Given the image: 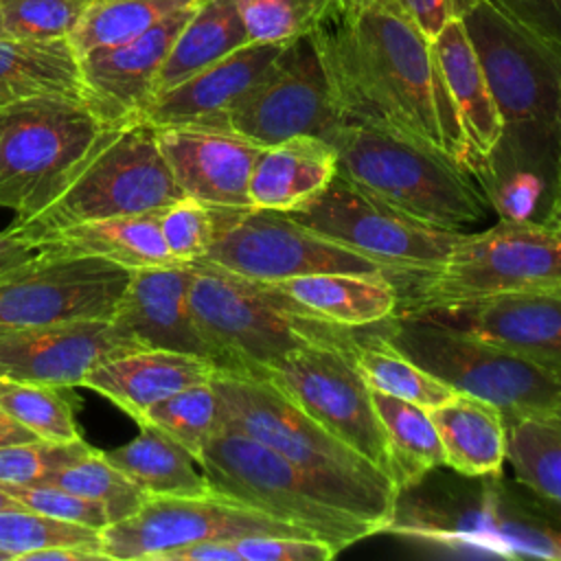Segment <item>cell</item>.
Here are the masks:
<instances>
[{
	"mask_svg": "<svg viewBox=\"0 0 561 561\" xmlns=\"http://www.w3.org/2000/svg\"><path fill=\"white\" fill-rule=\"evenodd\" d=\"M92 447L79 440H44L13 443L0 447V484H46L55 473L77 462Z\"/></svg>",
	"mask_w": 561,
	"mask_h": 561,
	"instance_id": "cell-42",
	"label": "cell"
},
{
	"mask_svg": "<svg viewBox=\"0 0 561 561\" xmlns=\"http://www.w3.org/2000/svg\"><path fill=\"white\" fill-rule=\"evenodd\" d=\"M197 7L182 9L142 35L79 57L85 103L110 125L140 118L158 92L167 55Z\"/></svg>",
	"mask_w": 561,
	"mask_h": 561,
	"instance_id": "cell-20",
	"label": "cell"
},
{
	"mask_svg": "<svg viewBox=\"0 0 561 561\" xmlns=\"http://www.w3.org/2000/svg\"><path fill=\"white\" fill-rule=\"evenodd\" d=\"M37 254V241L20 226H9L0 232V270L22 263Z\"/></svg>",
	"mask_w": 561,
	"mask_h": 561,
	"instance_id": "cell-50",
	"label": "cell"
},
{
	"mask_svg": "<svg viewBox=\"0 0 561 561\" xmlns=\"http://www.w3.org/2000/svg\"><path fill=\"white\" fill-rule=\"evenodd\" d=\"M506 462L519 484L561 508V412L506 421Z\"/></svg>",
	"mask_w": 561,
	"mask_h": 561,
	"instance_id": "cell-34",
	"label": "cell"
},
{
	"mask_svg": "<svg viewBox=\"0 0 561 561\" xmlns=\"http://www.w3.org/2000/svg\"><path fill=\"white\" fill-rule=\"evenodd\" d=\"M344 121L379 125L445 151H471L432 39L381 0H340L311 31Z\"/></svg>",
	"mask_w": 561,
	"mask_h": 561,
	"instance_id": "cell-1",
	"label": "cell"
},
{
	"mask_svg": "<svg viewBox=\"0 0 561 561\" xmlns=\"http://www.w3.org/2000/svg\"><path fill=\"white\" fill-rule=\"evenodd\" d=\"M46 484H55L99 502L105 508L110 524L134 515L149 497L121 469L107 462L103 451L96 449L55 473Z\"/></svg>",
	"mask_w": 561,
	"mask_h": 561,
	"instance_id": "cell-37",
	"label": "cell"
},
{
	"mask_svg": "<svg viewBox=\"0 0 561 561\" xmlns=\"http://www.w3.org/2000/svg\"><path fill=\"white\" fill-rule=\"evenodd\" d=\"M335 173V147L320 136H296L263 147L250 175V204L289 213L318 197Z\"/></svg>",
	"mask_w": 561,
	"mask_h": 561,
	"instance_id": "cell-25",
	"label": "cell"
},
{
	"mask_svg": "<svg viewBox=\"0 0 561 561\" xmlns=\"http://www.w3.org/2000/svg\"><path fill=\"white\" fill-rule=\"evenodd\" d=\"M245 535L316 537L302 526L276 519L219 495H149L134 515L107 524L101 530L105 557L121 561H160L164 552L182 546L239 539Z\"/></svg>",
	"mask_w": 561,
	"mask_h": 561,
	"instance_id": "cell-16",
	"label": "cell"
},
{
	"mask_svg": "<svg viewBox=\"0 0 561 561\" xmlns=\"http://www.w3.org/2000/svg\"><path fill=\"white\" fill-rule=\"evenodd\" d=\"M445 465L465 478H500L506 462V416L473 394L456 392L430 410Z\"/></svg>",
	"mask_w": 561,
	"mask_h": 561,
	"instance_id": "cell-29",
	"label": "cell"
},
{
	"mask_svg": "<svg viewBox=\"0 0 561 561\" xmlns=\"http://www.w3.org/2000/svg\"><path fill=\"white\" fill-rule=\"evenodd\" d=\"M191 278L193 263L131 270L112 322L142 348L186 353L215 366V351L193 318Z\"/></svg>",
	"mask_w": 561,
	"mask_h": 561,
	"instance_id": "cell-23",
	"label": "cell"
},
{
	"mask_svg": "<svg viewBox=\"0 0 561 561\" xmlns=\"http://www.w3.org/2000/svg\"><path fill=\"white\" fill-rule=\"evenodd\" d=\"M489 480L484 493L471 500L399 497L383 533L456 552L561 559V508L524 484L519 491L500 478Z\"/></svg>",
	"mask_w": 561,
	"mask_h": 561,
	"instance_id": "cell-9",
	"label": "cell"
},
{
	"mask_svg": "<svg viewBox=\"0 0 561 561\" xmlns=\"http://www.w3.org/2000/svg\"><path fill=\"white\" fill-rule=\"evenodd\" d=\"M35 438L37 436L31 430H26L22 423H18L11 414H7L0 408V447L13 445V443H28Z\"/></svg>",
	"mask_w": 561,
	"mask_h": 561,
	"instance_id": "cell-52",
	"label": "cell"
},
{
	"mask_svg": "<svg viewBox=\"0 0 561 561\" xmlns=\"http://www.w3.org/2000/svg\"><path fill=\"white\" fill-rule=\"evenodd\" d=\"M340 0H234L250 42L289 44L309 35Z\"/></svg>",
	"mask_w": 561,
	"mask_h": 561,
	"instance_id": "cell-41",
	"label": "cell"
},
{
	"mask_svg": "<svg viewBox=\"0 0 561 561\" xmlns=\"http://www.w3.org/2000/svg\"><path fill=\"white\" fill-rule=\"evenodd\" d=\"M160 561H241L232 539L224 541H202L169 550L160 557Z\"/></svg>",
	"mask_w": 561,
	"mask_h": 561,
	"instance_id": "cell-49",
	"label": "cell"
},
{
	"mask_svg": "<svg viewBox=\"0 0 561 561\" xmlns=\"http://www.w3.org/2000/svg\"><path fill=\"white\" fill-rule=\"evenodd\" d=\"M458 20L502 121V138L476 173L478 182L486 193L502 180L526 175L543 182L554 197L561 53L491 0H469Z\"/></svg>",
	"mask_w": 561,
	"mask_h": 561,
	"instance_id": "cell-2",
	"label": "cell"
},
{
	"mask_svg": "<svg viewBox=\"0 0 561 561\" xmlns=\"http://www.w3.org/2000/svg\"><path fill=\"white\" fill-rule=\"evenodd\" d=\"M129 443L103 451L105 460L121 469L147 495L206 497L210 484L197 458L173 436L145 421Z\"/></svg>",
	"mask_w": 561,
	"mask_h": 561,
	"instance_id": "cell-31",
	"label": "cell"
},
{
	"mask_svg": "<svg viewBox=\"0 0 561 561\" xmlns=\"http://www.w3.org/2000/svg\"><path fill=\"white\" fill-rule=\"evenodd\" d=\"M202 0H92L68 37L81 57L96 48L129 42L164 18L197 7Z\"/></svg>",
	"mask_w": 561,
	"mask_h": 561,
	"instance_id": "cell-36",
	"label": "cell"
},
{
	"mask_svg": "<svg viewBox=\"0 0 561 561\" xmlns=\"http://www.w3.org/2000/svg\"><path fill=\"white\" fill-rule=\"evenodd\" d=\"M548 224L561 226V99H559V149H557V191H554V202L550 208V215L546 219Z\"/></svg>",
	"mask_w": 561,
	"mask_h": 561,
	"instance_id": "cell-53",
	"label": "cell"
},
{
	"mask_svg": "<svg viewBox=\"0 0 561 561\" xmlns=\"http://www.w3.org/2000/svg\"><path fill=\"white\" fill-rule=\"evenodd\" d=\"M377 333L456 392L497 405L506 421L561 412V368L401 311Z\"/></svg>",
	"mask_w": 561,
	"mask_h": 561,
	"instance_id": "cell-8",
	"label": "cell"
},
{
	"mask_svg": "<svg viewBox=\"0 0 561 561\" xmlns=\"http://www.w3.org/2000/svg\"><path fill=\"white\" fill-rule=\"evenodd\" d=\"M0 408L44 440H79L75 412L55 386L0 379Z\"/></svg>",
	"mask_w": 561,
	"mask_h": 561,
	"instance_id": "cell-40",
	"label": "cell"
},
{
	"mask_svg": "<svg viewBox=\"0 0 561 561\" xmlns=\"http://www.w3.org/2000/svg\"><path fill=\"white\" fill-rule=\"evenodd\" d=\"M188 298L197 329L215 351L217 373L263 377L302 346H355L370 329L311 318L274 285L237 276L206 261L193 263Z\"/></svg>",
	"mask_w": 561,
	"mask_h": 561,
	"instance_id": "cell-4",
	"label": "cell"
},
{
	"mask_svg": "<svg viewBox=\"0 0 561 561\" xmlns=\"http://www.w3.org/2000/svg\"><path fill=\"white\" fill-rule=\"evenodd\" d=\"M140 348L112 320H68L0 331V379L75 388L83 386L96 366Z\"/></svg>",
	"mask_w": 561,
	"mask_h": 561,
	"instance_id": "cell-18",
	"label": "cell"
},
{
	"mask_svg": "<svg viewBox=\"0 0 561 561\" xmlns=\"http://www.w3.org/2000/svg\"><path fill=\"white\" fill-rule=\"evenodd\" d=\"M85 101L79 55L68 39L0 37V107L26 99Z\"/></svg>",
	"mask_w": 561,
	"mask_h": 561,
	"instance_id": "cell-30",
	"label": "cell"
},
{
	"mask_svg": "<svg viewBox=\"0 0 561 561\" xmlns=\"http://www.w3.org/2000/svg\"><path fill=\"white\" fill-rule=\"evenodd\" d=\"M118 127L77 99L39 96L0 107V206L15 213V224L33 219Z\"/></svg>",
	"mask_w": 561,
	"mask_h": 561,
	"instance_id": "cell-6",
	"label": "cell"
},
{
	"mask_svg": "<svg viewBox=\"0 0 561 561\" xmlns=\"http://www.w3.org/2000/svg\"><path fill=\"white\" fill-rule=\"evenodd\" d=\"M88 2H92V0H88Z\"/></svg>",
	"mask_w": 561,
	"mask_h": 561,
	"instance_id": "cell-57",
	"label": "cell"
},
{
	"mask_svg": "<svg viewBox=\"0 0 561 561\" xmlns=\"http://www.w3.org/2000/svg\"><path fill=\"white\" fill-rule=\"evenodd\" d=\"M13 508H24L18 500H13L2 486H0V511H13Z\"/></svg>",
	"mask_w": 561,
	"mask_h": 561,
	"instance_id": "cell-54",
	"label": "cell"
},
{
	"mask_svg": "<svg viewBox=\"0 0 561 561\" xmlns=\"http://www.w3.org/2000/svg\"><path fill=\"white\" fill-rule=\"evenodd\" d=\"M355 348L357 344H309L274 364L263 379L388 473L386 436L370 386L355 364Z\"/></svg>",
	"mask_w": 561,
	"mask_h": 561,
	"instance_id": "cell-15",
	"label": "cell"
},
{
	"mask_svg": "<svg viewBox=\"0 0 561 561\" xmlns=\"http://www.w3.org/2000/svg\"><path fill=\"white\" fill-rule=\"evenodd\" d=\"M180 197L158 129L140 116L121 125L50 206L15 226L35 239L75 224L158 213Z\"/></svg>",
	"mask_w": 561,
	"mask_h": 561,
	"instance_id": "cell-11",
	"label": "cell"
},
{
	"mask_svg": "<svg viewBox=\"0 0 561 561\" xmlns=\"http://www.w3.org/2000/svg\"><path fill=\"white\" fill-rule=\"evenodd\" d=\"M327 140L342 175L425 224L460 230L491 210L478 178L425 142L357 121L340 123Z\"/></svg>",
	"mask_w": 561,
	"mask_h": 561,
	"instance_id": "cell-5",
	"label": "cell"
},
{
	"mask_svg": "<svg viewBox=\"0 0 561 561\" xmlns=\"http://www.w3.org/2000/svg\"><path fill=\"white\" fill-rule=\"evenodd\" d=\"M215 373L217 368L208 359L195 355L140 348L96 366L83 386L107 397L136 423H142L153 403L188 386L206 383Z\"/></svg>",
	"mask_w": 561,
	"mask_h": 561,
	"instance_id": "cell-24",
	"label": "cell"
},
{
	"mask_svg": "<svg viewBox=\"0 0 561 561\" xmlns=\"http://www.w3.org/2000/svg\"><path fill=\"white\" fill-rule=\"evenodd\" d=\"M221 427L243 432L296 465L322 495L379 533L394 515L399 489L392 478L355 451L272 381L250 375L215 373Z\"/></svg>",
	"mask_w": 561,
	"mask_h": 561,
	"instance_id": "cell-3",
	"label": "cell"
},
{
	"mask_svg": "<svg viewBox=\"0 0 561 561\" xmlns=\"http://www.w3.org/2000/svg\"><path fill=\"white\" fill-rule=\"evenodd\" d=\"M0 561H9V557L4 552H0Z\"/></svg>",
	"mask_w": 561,
	"mask_h": 561,
	"instance_id": "cell-56",
	"label": "cell"
},
{
	"mask_svg": "<svg viewBox=\"0 0 561 561\" xmlns=\"http://www.w3.org/2000/svg\"><path fill=\"white\" fill-rule=\"evenodd\" d=\"M145 421L173 436L197 458L210 436L221 427L219 397L210 381L195 383L153 403Z\"/></svg>",
	"mask_w": 561,
	"mask_h": 561,
	"instance_id": "cell-39",
	"label": "cell"
},
{
	"mask_svg": "<svg viewBox=\"0 0 561 561\" xmlns=\"http://www.w3.org/2000/svg\"><path fill=\"white\" fill-rule=\"evenodd\" d=\"M517 24L561 53V0H491Z\"/></svg>",
	"mask_w": 561,
	"mask_h": 561,
	"instance_id": "cell-47",
	"label": "cell"
},
{
	"mask_svg": "<svg viewBox=\"0 0 561 561\" xmlns=\"http://www.w3.org/2000/svg\"><path fill=\"white\" fill-rule=\"evenodd\" d=\"M160 151L186 197L215 208H252L248 186L261 145L210 127H156Z\"/></svg>",
	"mask_w": 561,
	"mask_h": 561,
	"instance_id": "cell-21",
	"label": "cell"
},
{
	"mask_svg": "<svg viewBox=\"0 0 561 561\" xmlns=\"http://www.w3.org/2000/svg\"><path fill=\"white\" fill-rule=\"evenodd\" d=\"M232 543L241 561H329L340 552L320 537L302 535H245Z\"/></svg>",
	"mask_w": 561,
	"mask_h": 561,
	"instance_id": "cell-46",
	"label": "cell"
},
{
	"mask_svg": "<svg viewBox=\"0 0 561 561\" xmlns=\"http://www.w3.org/2000/svg\"><path fill=\"white\" fill-rule=\"evenodd\" d=\"M160 232L169 254L178 263H195L204 259L215 234L213 208L193 199L180 197L158 213Z\"/></svg>",
	"mask_w": 561,
	"mask_h": 561,
	"instance_id": "cell-44",
	"label": "cell"
},
{
	"mask_svg": "<svg viewBox=\"0 0 561 561\" xmlns=\"http://www.w3.org/2000/svg\"><path fill=\"white\" fill-rule=\"evenodd\" d=\"M285 46L250 42L186 81L156 94L142 116L156 127L226 129L228 114L270 75Z\"/></svg>",
	"mask_w": 561,
	"mask_h": 561,
	"instance_id": "cell-22",
	"label": "cell"
},
{
	"mask_svg": "<svg viewBox=\"0 0 561 561\" xmlns=\"http://www.w3.org/2000/svg\"><path fill=\"white\" fill-rule=\"evenodd\" d=\"M408 18L427 39H434L440 28L456 18V0H381Z\"/></svg>",
	"mask_w": 561,
	"mask_h": 561,
	"instance_id": "cell-48",
	"label": "cell"
},
{
	"mask_svg": "<svg viewBox=\"0 0 561 561\" xmlns=\"http://www.w3.org/2000/svg\"><path fill=\"white\" fill-rule=\"evenodd\" d=\"M131 270L99 256L42 254L0 270V331L112 320Z\"/></svg>",
	"mask_w": 561,
	"mask_h": 561,
	"instance_id": "cell-14",
	"label": "cell"
},
{
	"mask_svg": "<svg viewBox=\"0 0 561 561\" xmlns=\"http://www.w3.org/2000/svg\"><path fill=\"white\" fill-rule=\"evenodd\" d=\"M55 546H75L105 557L103 537L96 528L55 519L28 508L0 511V552L9 561H22L28 552Z\"/></svg>",
	"mask_w": 561,
	"mask_h": 561,
	"instance_id": "cell-38",
	"label": "cell"
},
{
	"mask_svg": "<svg viewBox=\"0 0 561 561\" xmlns=\"http://www.w3.org/2000/svg\"><path fill=\"white\" fill-rule=\"evenodd\" d=\"M399 311L561 368V289L515 291Z\"/></svg>",
	"mask_w": 561,
	"mask_h": 561,
	"instance_id": "cell-19",
	"label": "cell"
},
{
	"mask_svg": "<svg viewBox=\"0 0 561 561\" xmlns=\"http://www.w3.org/2000/svg\"><path fill=\"white\" fill-rule=\"evenodd\" d=\"M158 213L66 226L35 237L37 252L59 256H99L127 270L180 265L164 245Z\"/></svg>",
	"mask_w": 561,
	"mask_h": 561,
	"instance_id": "cell-28",
	"label": "cell"
},
{
	"mask_svg": "<svg viewBox=\"0 0 561 561\" xmlns=\"http://www.w3.org/2000/svg\"><path fill=\"white\" fill-rule=\"evenodd\" d=\"M197 462L213 495L302 526L337 550L379 533L373 524L333 506L296 465L243 432L219 427Z\"/></svg>",
	"mask_w": 561,
	"mask_h": 561,
	"instance_id": "cell-10",
	"label": "cell"
},
{
	"mask_svg": "<svg viewBox=\"0 0 561 561\" xmlns=\"http://www.w3.org/2000/svg\"><path fill=\"white\" fill-rule=\"evenodd\" d=\"M213 208L215 234L206 263L259 283H280L309 274L386 272L373 259L335 243L278 210ZM388 274V272H386Z\"/></svg>",
	"mask_w": 561,
	"mask_h": 561,
	"instance_id": "cell-13",
	"label": "cell"
},
{
	"mask_svg": "<svg viewBox=\"0 0 561 561\" xmlns=\"http://www.w3.org/2000/svg\"><path fill=\"white\" fill-rule=\"evenodd\" d=\"M90 559H105L99 552L75 548V546H55L28 552L22 561H90Z\"/></svg>",
	"mask_w": 561,
	"mask_h": 561,
	"instance_id": "cell-51",
	"label": "cell"
},
{
	"mask_svg": "<svg viewBox=\"0 0 561 561\" xmlns=\"http://www.w3.org/2000/svg\"><path fill=\"white\" fill-rule=\"evenodd\" d=\"M88 0H0L2 28L15 39H68Z\"/></svg>",
	"mask_w": 561,
	"mask_h": 561,
	"instance_id": "cell-43",
	"label": "cell"
},
{
	"mask_svg": "<svg viewBox=\"0 0 561 561\" xmlns=\"http://www.w3.org/2000/svg\"><path fill=\"white\" fill-rule=\"evenodd\" d=\"M311 318L340 327L368 329L397 313L399 287L390 274L329 272L270 283Z\"/></svg>",
	"mask_w": 561,
	"mask_h": 561,
	"instance_id": "cell-27",
	"label": "cell"
},
{
	"mask_svg": "<svg viewBox=\"0 0 561 561\" xmlns=\"http://www.w3.org/2000/svg\"><path fill=\"white\" fill-rule=\"evenodd\" d=\"M285 215L373 259L392 278L436 270L465 237L399 210L340 171L318 197Z\"/></svg>",
	"mask_w": 561,
	"mask_h": 561,
	"instance_id": "cell-12",
	"label": "cell"
},
{
	"mask_svg": "<svg viewBox=\"0 0 561 561\" xmlns=\"http://www.w3.org/2000/svg\"><path fill=\"white\" fill-rule=\"evenodd\" d=\"M0 37H4V28H2V15H0Z\"/></svg>",
	"mask_w": 561,
	"mask_h": 561,
	"instance_id": "cell-55",
	"label": "cell"
},
{
	"mask_svg": "<svg viewBox=\"0 0 561 561\" xmlns=\"http://www.w3.org/2000/svg\"><path fill=\"white\" fill-rule=\"evenodd\" d=\"M355 364L370 390L392 394L425 410H432L456 394L451 386L390 346L377 333V324L370 327L357 344Z\"/></svg>",
	"mask_w": 561,
	"mask_h": 561,
	"instance_id": "cell-35",
	"label": "cell"
},
{
	"mask_svg": "<svg viewBox=\"0 0 561 561\" xmlns=\"http://www.w3.org/2000/svg\"><path fill=\"white\" fill-rule=\"evenodd\" d=\"M392 280L399 287L397 311L561 289V226L502 217L482 232H465L436 270Z\"/></svg>",
	"mask_w": 561,
	"mask_h": 561,
	"instance_id": "cell-7",
	"label": "cell"
},
{
	"mask_svg": "<svg viewBox=\"0 0 561 561\" xmlns=\"http://www.w3.org/2000/svg\"><path fill=\"white\" fill-rule=\"evenodd\" d=\"M370 394L386 436L388 473L403 493L445 465L443 445L430 410L377 390H370Z\"/></svg>",
	"mask_w": 561,
	"mask_h": 561,
	"instance_id": "cell-33",
	"label": "cell"
},
{
	"mask_svg": "<svg viewBox=\"0 0 561 561\" xmlns=\"http://www.w3.org/2000/svg\"><path fill=\"white\" fill-rule=\"evenodd\" d=\"M0 486L28 511H35L55 519H64V522L90 526L96 530H103L110 524L107 513L99 502L77 495L72 491L59 489L55 484H33V486L0 484Z\"/></svg>",
	"mask_w": 561,
	"mask_h": 561,
	"instance_id": "cell-45",
	"label": "cell"
},
{
	"mask_svg": "<svg viewBox=\"0 0 561 561\" xmlns=\"http://www.w3.org/2000/svg\"><path fill=\"white\" fill-rule=\"evenodd\" d=\"M432 48L458 112L476 175L502 138L500 114L473 44L458 18H451L440 28V33L432 39Z\"/></svg>",
	"mask_w": 561,
	"mask_h": 561,
	"instance_id": "cell-26",
	"label": "cell"
},
{
	"mask_svg": "<svg viewBox=\"0 0 561 561\" xmlns=\"http://www.w3.org/2000/svg\"><path fill=\"white\" fill-rule=\"evenodd\" d=\"M245 44H250V37L234 0H202L167 55L156 94L186 81Z\"/></svg>",
	"mask_w": 561,
	"mask_h": 561,
	"instance_id": "cell-32",
	"label": "cell"
},
{
	"mask_svg": "<svg viewBox=\"0 0 561 561\" xmlns=\"http://www.w3.org/2000/svg\"><path fill=\"white\" fill-rule=\"evenodd\" d=\"M344 123L313 35L289 42L270 75L228 114L226 129L261 147L296 136L329 138Z\"/></svg>",
	"mask_w": 561,
	"mask_h": 561,
	"instance_id": "cell-17",
	"label": "cell"
}]
</instances>
